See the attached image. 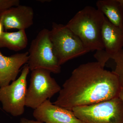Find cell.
<instances>
[{"label":"cell","instance_id":"6da1fadb","mask_svg":"<svg viewBox=\"0 0 123 123\" xmlns=\"http://www.w3.org/2000/svg\"><path fill=\"white\" fill-rule=\"evenodd\" d=\"M118 77L98 62L82 64L65 81L53 104L72 110L119 97Z\"/></svg>","mask_w":123,"mask_h":123},{"label":"cell","instance_id":"7a4b0ae2","mask_svg":"<svg viewBox=\"0 0 123 123\" xmlns=\"http://www.w3.org/2000/svg\"><path fill=\"white\" fill-rule=\"evenodd\" d=\"M105 16L87 6L76 13L66 26L80 39L89 51L103 50L101 31Z\"/></svg>","mask_w":123,"mask_h":123},{"label":"cell","instance_id":"3957f363","mask_svg":"<svg viewBox=\"0 0 123 123\" xmlns=\"http://www.w3.org/2000/svg\"><path fill=\"white\" fill-rule=\"evenodd\" d=\"M49 37L61 65L90 52L78 36L66 25L53 23Z\"/></svg>","mask_w":123,"mask_h":123},{"label":"cell","instance_id":"277c9868","mask_svg":"<svg viewBox=\"0 0 123 123\" xmlns=\"http://www.w3.org/2000/svg\"><path fill=\"white\" fill-rule=\"evenodd\" d=\"M49 31L43 29L31 41L27 64L31 71L42 68L56 74L61 72V65L54 52Z\"/></svg>","mask_w":123,"mask_h":123},{"label":"cell","instance_id":"5b68a950","mask_svg":"<svg viewBox=\"0 0 123 123\" xmlns=\"http://www.w3.org/2000/svg\"><path fill=\"white\" fill-rule=\"evenodd\" d=\"M72 111L85 123H123V103L119 97Z\"/></svg>","mask_w":123,"mask_h":123},{"label":"cell","instance_id":"8992f818","mask_svg":"<svg viewBox=\"0 0 123 123\" xmlns=\"http://www.w3.org/2000/svg\"><path fill=\"white\" fill-rule=\"evenodd\" d=\"M51 72L39 68L31 71L30 84L27 89L25 106L35 110L61 90Z\"/></svg>","mask_w":123,"mask_h":123},{"label":"cell","instance_id":"52a82bcc","mask_svg":"<svg viewBox=\"0 0 123 123\" xmlns=\"http://www.w3.org/2000/svg\"><path fill=\"white\" fill-rule=\"evenodd\" d=\"M30 71L29 66L26 64L17 79L11 84L0 88V102L3 109L14 117L22 115L25 111L27 78Z\"/></svg>","mask_w":123,"mask_h":123},{"label":"cell","instance_id":"ba28073f","mask_svg":"<svg viewBox=\"0 0 123 123\" xmlns=\"http://www.w3.org/2000/svg\"><path fill=\"white\" fill-rule=\"evenodd\" d=\"M101 37L104 49L96 51L94 56L97 62L105 66L108 60L123 48V27L115 25L105 17Z\"/></svg>","mask_w":123,"mask_h":123},{"label":"cell","instance_id":"9c48e42d","mask_svg":"<svg viewBox=\"0 0 123 123\" xmlns=\"http://www.w3.org/2000/svg\"><path fill=\"white\" fill-rule=\"evenodd\" d=\"M33 116L36 120L44 123H85L72 110L55 105L50 99L34 110Z\"/></svg>","mask_w":123,"mask_h":123},{"label":"cell","instance_id":"30bf717a","mask_svg":"<svg viewBox=\"0 0 123 123\" xmlns=\"http://www.w3.org/2000/svg\"><path fill=\"white\" fill-rule=\"evenodd\" d=\"M34 12L29 6L19 5L0 12V22L6 30L28 29L33 24Z\"/></svg>","mask_w":123,"mask_h":123},{"label":"cell","instance_id":"8fae6325","mask_svg":"<svg viewBox=\"0 0 123 123\" xmlns=\"http://www.w3.org/2000/svg\"><path fill=\"white\" fill-rule=\"evenodd\" d=\"M28 59V52L6 56L0 51V88L16 80L21 68L27 64Z\"/></svg>","mask_w":123,"mask_h":123},{"label":"cell","instance_id":"7c38bea8","mask_svg":"<svg viewBox=\"0 0 123 123\" xmlns=\"http://www.w3.org/2000/svg\"><path fill=\"white\" fill-rule=\"evenodd\" d=\"M97 9L116 26L123 27V3L121 0H98Z\"/></svg>","mask_w":123,"mask_h":123},{"label":"cell","instance_id":"4fadbf2b","mask_svg":"<svg viewBox=\"0 0 123 123\" xmlns=\"http://www.w3.org/2000/svg\"><path fill=\"white\" fill-rule=\"evenodd\" d=\"M28 40L25 30L14 32H4L0 36V48H6L18 51L25 48Z\"/></svg>","mask_w":123,"mask_h":123},{"label":"cell","instance_id":"5bb4252c","mask_svg":"<svg viewBox=\"0 0 123 123\" xmlns=\"http://www.w3.org/2000/svg\"><path fill=\"white\" fill-rule=\"evenodd\" d=\"M116 64L115 70L113 71L118 77L121 88H123V48L111 57Z\"/></svg>","mask_w":123,"mask_h":123},{"label":"cell","instance_id":"9a60e30c","mask_svg":"<svg viewBox=\"0 0 123 123\" xmlns=\"http://www.w3.org/2000/svg\"><path fill=\"white\" fill-rule=\"evenodd\" d=\"M19 0H0V12L19 5Z\"/></svg>","mask_w":123,"mask_h":123},{"label":"cell","instance_id":"2e32d148","mask_svg":"<svg viewBox=\"0 0 123 123\" xmlns=\"http://www.w3.org/2000/svg\"><path fill=\"white\" fill-rule=\"evenodd\" d=\"M20 123H44L40 122L37 120H31L29 119L26 118H23L21 119L20 120Z\"/></svg>","mask_w":123,"mask_h":123},{"label":"cell","instance_id":"e0dca14e","mask_svg":"<svg viewBox=\"0 0 123 123\" xmlns=\"http://www.w3.org/2000/svg\"><path fill=\"white\" fill-rule=\"evenodd\" d=\"M119 98L121 99L123 103V88H121L119 96Z\"/></svg>","mask_w":123,"mask_h":123},{"label":"cell","instance_id":"ac0fdd59","mask_svg":"<svg viewBox=\"0 0 123 123\" xmlns=\"http://www.w3.org/2000/svg\"><path fill=\"white\" fill-rule=\"evenodd\" d=\"M4 28V26H3L2 23L0 22V36L2 34V33L4 32L3 31Z\"/></svg>","mask_w":123,"mask_h":123},{"label":"cell","instance_id":"d6986e66","mask_svg":"<svg viewBox=\"0 0 123 123\" xmlns=\"http://www.w3.org/2000/svg\"><path fill=\"white\" fill-rule=\"evenodd\" d=\"M121 1H122V2H123V0H121Z\"/></svg>","mask_w":123,"mask_h":123}]
</instances>
